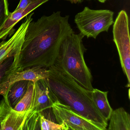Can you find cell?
<instances>
[{
    "instance_id": "obj_1",
    "label": "cell",
    "mask_w": 130,
    "mask_h": 130,
    "mask_svg": "<svg viewBox=\"0 0 130 130\" xmlns=\"http://www.w3.org/2000/svg\"><path fill=\"white\" fill-rule=\"evenodd\" d=\"M69 18L57 11L37 21H31L19 55L17 70L38 66L48 68L53 66L62 42L74 32Z\"/></svg>"
},
{
    "instance_id": "obj_2",
    "label": "cell",
    "mask_w": 130,
    "mask_h": 130,
    "mask_svg": "<svg viewBox=\"0 0 130 130\" xmlns=\"http://www.w3.org/2000/svg\"><path fill=\"white\" fill-rule=\"evenodd\" d=\"M57 100L106 130L108 121L99 112L92 97V91L82 87L65 71L56 65L48 68L46 78Z\"/></svg>"
},
{
    "instance_id": "obj_3",
    "label": "cell",
    "mask_w": 130,
    "mask_h": 130,
    "mask_svg": "<svg viewBox=\"0 0 130 130\" xmlns=\"http://www.w3.org/2000/svg\"><path fill=\"white\" fill-rule=\"evenodd\" d=\"M84 36L75 32L67 36L62 42L54 65L65 71L82 87L93 90L92 77L85 62L86 49L83 44Z\"/></svg>"
},
{
    "instance_id": "obj_4",
    "label": "cell",
    "mask_w": 130,
    "mask_h": 130,
    "mask_svg": "<svg viewBox=\"0 0 130 130\" xmlns=\"http://www.w3.org/2000/svg\"><path fill=\"white\" fill-rule=\"evenodd\" d=\"M114 14L109 10L91 9L86 7L76 14L74 22L84 37L95 39L101 32H108L113 25Z\"/></svg>"
},
{
    "instance_id": "obj_5",
    "label": "cell",
    "mask_w": 130,
    "mask_h": 130,
    "mask_svg": "<svg viewBox=\"0 0 130 130\" xmlns=\"http://www.w3.org/2000/svg\"><path fill=\"white\" fill-rule=\"evenodd\" d=\"M113 41L116 45L122 70L130 86V39L128 16L126 11L119 13L113 24Z\"/></svg>"
},
{
    "instance_id": "obj_6",
    "label": "cell",
    "mask_w": 130,
    "mask_h": 130,
    "mask_svg": "<svg viewBox=\"0 0 130 130\" xmlns=\"http://www.w3.org/2000/svg\"><path fill=\"white\" fill-rule=\"evenodd\" d=\"M52 109L57 123H64L68 130H103L99 125L58 100L54 103Z\"/></svg>"
},
{
    "instance_id": "obj_7",
    "label": "cell",
    "mask_w": 130,
    "mask_h": 130,
    "mask_svg": "<svg viewBox=\"0 0 130 130\" xmlns=\"http://www.w3.org/2000/svg\"><path fill=\"white\" fill-rule=\"evenodd\" d=\"M48 75V68L41 67H33L23 70H16L12 73L0 85V95L7 98L10 86L16 82L22 80L32 81L34 83L41 79H45Z\"/></svg>"
},
{
    "instance_id": "obj_8",
    "label": "cell",
    "mask_w": 130,
    "mask_h": 130,
    "mask_svg": "<svg viewBox=\"0 0 130 130\" xmlns=\"http://www.w3.org/2000/svg\"><path fill=\"white\" fill-rule=\"evenodd\" d=\"M34 14L32 13L26 17L24 22L9 39L0 42V64L7 58L20 53L26 31L29 22L33 20Z\"/></svg>"
},
{
    "instance_id": "obj_9",
    "label": "cell",
    "mask_w": 130,
    "mask_h": 130,
    "mask_svg": "<svg viewBox=\"0 0 130 130\" xmlns=\"http://www.w3.org/2000/svg\"><path fill=\"white\" fill-rule=\"evenodd\" d=\"M57 99L49 88L46 78L34 83V93L29 111L42 114L44 111L52 109Z\"/></svg>"
},
{
    "instance_id": "obj_10",
    "label": "cell",
    "mask_w": 130,
    "mask_h": 130,
    "mask_svg": "<svg viewBox=\"0 0 130 130\" xmlns=\"http://www.w3.org/2000/svg\"><path fill=\"white\" fill-rule=\"evenodd\" d=\"M47 2V0H40L30 4L24 9L11 13L4 24L0 28V42L5 41L8 36L10 37L14 34L15 30L14 26L20 20Z\"/></svg>"
},
{
    "instance_id": "obj_11",
    "label": "cell",
    "mask_w": 130,
    "mask_h": 130,
    "mask_svg": "<svg viewBox=\"0 0 130 130\" xmlns=\"http://www.w3.org/2000/svg\"><path fill=\"white\" fill-rule=\"evenodd\" d=\"M108 130H130V116L122 107L113 110Z\"/></svg>"
},
{
    "instance_id": "obj_12",
    "label": "cell",
    "mask_w": 130,
    "mask_h": 130,
    "mask_svg": "<svg viewBox=\"0 0 130 130\" xmlns=\"http://www.w3.org/2000/svg\"><path fill=\"white\" fill-rule=\"evenodd\" d=\"M108 91H103L93 88L92 97L93 103L101 115L107 121L109 120L112 113V108L108 101Z\"/></svg>"
},
{
    "instance_id": "obj_13",
    "label": "cell",
    "mask_w": 130,
    "mask_h": 130,
    "mask_svg": "<svg viewBox=\"0 0 130 130\" xmlns=\"http://www.w3.org/2000/svg\"><path fill=\"white\" fill-rule=\"evenodd\" d=\"M29 81L22 80L16 81L10 87L7 93V100L10 106L13 108L25 93Z\"/></svg>"
},
{
    "instance_id": "obj_14",
    "label": "cell",
    "mask_w": 130,
    "mask_h": 130,
    "mask_svg": "<svg viewBox=\"0 0 130 130\" xmlns=\"http://www.w3.org/2000/svg\"><path fill=\"white\" fill-rule=\"evenodd\" d=\"M19 54L7 58L0 64V85L16 70Z\"/></svg>"
},
{
    "instance_id": "obj_15",
    "label": "cell",
    "mask_w": 130,
    "mask_h": 130,
    "mask_svg": "<svg viewBox=\"0 0 130 130\" xmlns=\"http://www.w3.org/2000/svg\"><path fill=\"white\" fill-rule=\"evenodd\" d=\"M34 83L29 81L28 89L23 97L15 106L13 109L17 111L26 112L29 111L33 99Z\"/></svg>"
},
{
    "instance_id": "obj_16",
    "label": "cell",
    "mask_w": 130,
    "mask_h": 130,
    "mask_svg": "<svg viewBox=\"0 0 130 130\" xmlns=\"http://www.w3.org/2000/svg\"><path fill=\"white\" fill-rule=\"evenodd\" d=\"M40 115L38 112L28 111L22 130H40Z\"/></svg>"
},
{
    "instance_id": "obj_17",
    "label": "cell",
    "mask_w": 130,
    "mask_h": 130,
    "mask_svg": "<svg viewBox=\"0 0 130 130\" xmlns=\"http://www.w3.org/2000/svg\"><path fill=\"white\" fill-rule=\"evenodd\" d=\"M40 129L42 130H68L64 123H55L45 118L44 116L41 113L40 118Z\"/></svg>"
},
{
    "instance_id": "obj_18",
    "label": "cell",
    "mask_w": 130,
    "mask_h": 130,
    "mask_svg": "<svg viewBox=\"0 0 130 130\" xmlns=\"http://www.w3.org/2000/svg\"><path fill=\"white\" fill-rule=\"evenodd\" d=\"M13 109L9 104L7 98H4L0 102V130H3L7 117Z\"/></svg>"
},
{
    "instance_id": "obj_19",
    "label": "cell",
    "mask_w": 130,
    "mask_h": 130,
    "mask_svg": "<svg viewBox=\"0 0 130 130\" xmlns=\"http://www.w3.org/2000/svg\"><path fill=\"white\" fill-rule=\"evenodd\" d=\"M10 13L8 0H0V28L4 24Z\"/></svg>"
},
{
    "instance_id": "obj_20",
    "label": "cell",
    "mask_w": 130,
    "mask_h": 130,
    "mask_svg": "<svg viewBox=\"0 0 130 130\" xmlns=\"http://www.w3.org/2000/svg\"><path fill=\"white\" fill-rule=\"evenodd\" d=\"M40 0H20V2L17 7L16 8L15 11H18L20 10L24 9L26 8L30 4L39 1ZM48 1L50 0H47Z\"/></svg>"
},
{
    "instance_id": "obj_21",
    "label": "cell",
    "mask_w": 130,
    "mask_h": 130,
    "mask_svg": "<svg viewBox=\"0 0 130 130\" xmlns=\"http://www.w3.org/2000/svg\"><path fill=\"white\" fill-rule=\"evenodd\" d=\"M57 1H60V0H57ZM63 1H68L73 4L80 3L83 1V0H63Z\"/></svg>"
},
{
    "instance_id": "obj_22",
    "label": "cell",
    "mask_w": 130,
    "mask_h": 130,
    "mask_svg": "<svg viewBox=\"0 0 130 130\" xmlns=\"http://www.w3.org/2000/svg\"><path fill=\"white\" fill-rule=\"evenodd\" d=\"M99 2L102 3H104L105 2H106L108 0H97Z\"/></svg>"
},
{
    "instance_id": "obj_23",
    "label": "cell",
    "mask_w": 130,
    "mask_h": 130,
    "mask_svg": "<svg viewBox=\"0 0 130 130\" xmlns=\"http://www.w3.org/2000/svg\"><path fill=\"white\" fill-rule=\"evenodd\" d=\"M86 1H90V0H86Z\"/></svg>"
}]
</instances>
